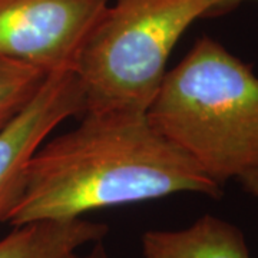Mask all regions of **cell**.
Instances as JSON below:
<instances>
[{
  "instance_id": "5b68a950",
  "label": "cell",
  "mask_w": 258,
  "mask_h": 258,
  "mask_svg": "<svg viewBox=\"0 0 258 258\" xmlns=\"http://www.w3.org/2000/svg\"><path fill=\"white\" fill-rule=\"evenodd\" d=\"M85 112L82 85L74 72L49 75L33 99L0 132V222L19 200L29 159L64 119Z\"/></svg>"
},
{
  "instance_id": "9c48e42d",
  "label": "cell",
  "mask_w": 258,
  "mask_h": 258,
  "mask_svg": "<svg viewBox=\"0 0 258 258\" xmlns=\"http://www.w3.org/2000/svg\"><path fill=\"white\" fill-rule=\"evenodd\" d=\"M238 181L247 192L258 198V165L249 169L248 172H245Z\"/></svg>"
},
{
  "instance_id": "8fae6325",
  "label": "cell",
  "mask_w": 258,
  "mask_h": 258,
  "mask_svg": "<svg viewBox=\"0 0 258 258\" xmlns=\"http://www.w3.org/2000/svg\"><path fill=\"white\" fill-rule=\"evenodd\" d=\"M242 2H245V0H222V15L227 13V12H230V10H232L234 8H237V6L241 5Z\"/></svg>"
},
{
  "instance_id": "30bf717a",
  "label": "cell",
  "mask_w": 258,
  "mask_h": 258,
  "mask_svg": "<svg viewBox=\"0 0 258 258\" xmlns=\"http://www.w3.org/2000/svg\"><path fill=\"white\" fill-rule=\"evenodd\" d=\"M66 258H108L106 257V252H105V249L102 248V245L99 242H96V245H95V248L89 252V254H86V255H79V254H76V251L72 252V254H69Z\"/></svg>"
},
{
  "instance_id": "6da1fadb",
  "label": "cell",
  "mask_w": 258,
  "mask_h": 258,
  "mask_svg": "<svg viewBox=\"0 0 258 258\" xmlns=\"http://www.w3.org/2000/svg\"><path fill=\"white\" fill-rule=\"evenodd\" d=\"M222 186L151 125L147 112H85L72 131L29 159L5 222L64 221L178 192L220 198Z\"/></svg>"
},
{
  "instance_id": "7a4b0ae2",
  "label": "cell",
  "mask_w": 258,
  "mask_h": 258,
  "mask_svg": "<svg viewBox=\"0 0 258 258\" xmlns=\"http://www.w3.org/2000/svg\"><path fill=\"white\" fill-rule=\"evenodd\" d=\"M147 118L221 186L258 165V76L212 37L166 72Z\"/></svg>"
},
{
  "instance_id": "ba28073f",
  "label": "cell",
  "mask_w": 258,
  "mask_h": 258,
  "mask_svg": "<svg viewBox=\"0 0 258 258\" xmlns=\"http://www.w3.org/2000/svg\"><path fill=\"white\" fill-rule=\"evenodd\" d=\"M46 78L32 66L0 59V132L33 99Z\"/></svg>"
},
{
  "instance_id": "277c9868",
  "label": "cell",
  "mask_w": 258,
  "mask_h": 258,
  "mask_svg": "<svg viewBox=\"0 0 258 258\" xmlns=\"http://www.w3.org/2000/svg\"><path fill=\"white\" fill-rule=\"evenodd\" d=\"M109 0H0V59L45 75L76 72Z\"/></svg>"
},
{
  "instance_id": "8992f818",
  "label": "cell",
  "mask_w": 258,
  "mask_h": 258,
  "mask_svg": "<svg viewBox=\"0 0 258 258\" xmlns=\"http://www.w3.org/2000/svg\"><path fill=\"white\" fill-rule=\"evenodd\" d=\"M142 254L144 258H251L240 228L210 214L182 230L147 231Z\"/></svg>"
},
{
  "instance_id": "3957f363",
  "label": "cell",
  "mask_w": 258,
  "mask_h": 258,
  "mask_svg": "<svg viewBox=\"0 0 258 258\" xmlns=\"http://www.w3.org/2000/svg\"><path fill=\"white\" fill-rule=\"evenodd\" d=\"M220 15L222 0H116L108 6L75 72L85 112H147L182 35L195 20Z\"/></svg>"
},
{
  "instance_id": "52a82bcc",
  "label": "cell",
  "mask_w": 258,
  "mask_h": 258,
  "mask_svg": "<svg viewBox=\"0 0 258 258\" xmlns=\"http://www.w3.org/2000/svg\"><path fill=\"white\" fill-rule=\"evenodd\" d=\"M106 234L108 225L83 218L30 222L0 240V258H66Z\"/></svg>"
}]
</instances>
